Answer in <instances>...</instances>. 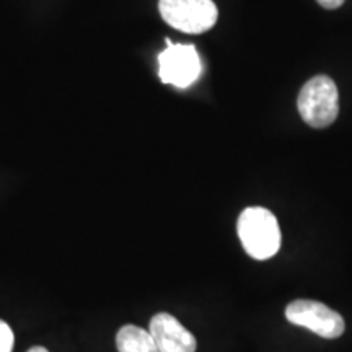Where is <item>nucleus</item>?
Instances as JSON below:
<instances>
[{
	"instance_id": "1",
	"label": "nucleus",
	"mask_w": 352,
	"mask_h": 352,
	"mask_svg": "<svg viewBox=\"0 0 352 352\" xmlns=\"http://www.w3.org/2000/svg\"><path fill=\"white\" fill-rule=\"evenodd\" d=\"M240 241L250 256L264 261L277 254L280 248V228L271 210L246 208L236 223Z\"/></svg>"
},
{
	"instance_id": "2",
	"label": "nucleus",
	"mask_w": 352,
	"mask_h": 352,
	"mask_svg": "<svg viewBox=\"0 0 352 352\" xmlns=\"http://www.w3.org/2000/svg\"><path fill=\"white\" fill-rule=\"evenodd\" d=\"M297 108L308 126L323 129L336 121L340 113V95L333 78L316 76L302 87Z\"/></svg>"
},
{
	"instance_id": "3",
	"label": "nucleus",
	"mask_w": 352,
	"mask_h": 352,
	"mask_svg": "<svg viewBox=\"0 0 352 352\" xmlns=\"http://www.w3.org/2000/svg\"><path fill=\"white\" fill-rule=\"evenodd\" d=\"M162 19L188 34H199L212 28L219 12L212 0H160Z\"/></svg>"
},
{
	"instance_id": "4",
	"label": "nucleus",
	"mask_w": 352,
	"mask_h": 352,
	"mask_svg": "<svg viewBox=\"0 0 352 352\" xmlns=\"http://www.w3.org/2000/svg\"><path fill=\"white\" fill-rule=\"evenodd\" d=\"M201 59L192 44H173L166 39V50L158 54L160 80L176 88H188L201 76Z\"/></svg>"
},
{
	"instance_id": "5",
	"label": "nucleus",
	"mask_w": 352,
	"mask_h": 352,
	"mask_svg": "<svg viewBox=\"0 0 352 352\" xmlns=\"http://www.w3.org/2000/svg\"><path fill=\"white\" fill-rule=\"evenodd\" d=\"M285 318L296 327L310 329L324 340H336L346 329L344 318L316 300H294L285 308Z\"/></svg>"
},
{
	"instance_id": "6",
	"label": "nucleus",
	"mask_w": 352,
	"mask_h": 352,
	"mask_svg": "<svg viewBox=\"0 0 352 352\" xmlns=\"http://www.w3.org/2000/svg\"><path fill=\"white\" fill-rule=\"evenodd\" d=\"M148 333L152 334L158 352H196L197 349L195 334L170 314L153 315Z\"/></svg>"
},
{
	"instance_id": "7",
	"label": "nucleus",
	"mask_w": 352,
	"mask_h": 352,
	"mask_svg": "<svg viewBox=\"0 0 352 352\" xmlns=\"http://www.w3.org/2000/svg\"><path fill=\"white\" fill-rule=\"evenodd\" d=\"M116 346L120 352H158L148 329H142L135 324H124L118 331Z\"/></svg>"
},
{
	"instance_id": "8",
	"label": "nucleus",
	"mask_w": 352,
	"mask_h": 352,
	"mask_svg": "<svg viewBox=\"0 0 352 352\" xmlns=\"http://www.w3.org/2000/svg\"><path fill=\"white\" fill-rule=\"evenodd\" d=\"M15 344L12 328L3 320H0V352H12Z\"/></svg>"
},
{
	"instance_id": "9",
	"label": "nucleus",
	"mask_w": 352,
	"mask_h": 352,
	"mask_svg": "<svg viewBox=\"0 0 352 352\" xmlns=\"http://www.w3.org/2000/svg\"><path fill=\"white\" fill-rule=\"evenodd\" d=\"M318 3L323 8H328V10H334V8H340L344 0H318Z\"/></svg>"
},
{
	"instance_id": "10",
	"label": "nucleus",
	"mask_w": 352,
	"mask_h": 352,
	"mask_svg": "<svg viewBox=\"0 0 352 352\" xmlns=\"http://www.w3.org/2000/svg\"><path fill=\"white\" fill-rule=\"evenodd\" d=\"M26 352H50L46 349V347H43V346H34V347H32V349H28Z\"/></svg>"
}]
</instances>
